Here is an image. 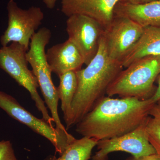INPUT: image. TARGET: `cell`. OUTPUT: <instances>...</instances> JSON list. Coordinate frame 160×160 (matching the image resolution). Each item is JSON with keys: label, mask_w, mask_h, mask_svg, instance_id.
<instances>
[{"label": "cell", "mask_w": 160, "mask_h": 160, "mask_svg": "<svg viewBox=\"0 0 160 160\" xmlns=\"http://www.w3.org/2000/svg\"><path fill=\"white\" fill-rule=\"evenodd\" d=\"M154 103L150 98L105 96L76 125V131L98 141L121 136L142 125Z\"/></svg>", "instance_id": "6da1fadb"}, {"label": "cell", "mask_w": 160, "mask_h": 160, "mask_svg": "<svg viewBox=\"0 0 160 160\" xmlns=\"http://www.w3.org/2000/svg\"><path fill=\"white\" fill-rule=\"evenodd\" d=\"M103 34L96 55L86 68L76 71L78 87L65 120L67 130L76 126L106 96L109 85L123 69L122 62L109 57Z\"/></svg>", "instance_id": "7a4b0ae2"}, {"label": "cell", "mask_w": 160, "mask_h": 160, "mask_svg": "<svg viewBox=\"0 0 160 160\" xmlns=\"http://www.w3.org/2000/svg\"><path fill=\"white\" fill-rule=\"evenodd\" d=\"M160 74V56L136 60L120 72L109 85L106 95L148 99L156 91L154 83Z\"/></svg>", "instance_id": "3957f363"}, {"label": "cell", "mask_w": 160, "mask_h": 160, "mask_svg": "<svg viewBox=\"0 0 160 160\" xmlns=\"http://www.w3.org/2000/svg\"><path fill=\"white\" fill-rule=\"evenodd\" d=\"M51 37L50 29L46 27L41 28L32 38L26 58L38 80L44 102L49 109L56 128L61 131L66 132L67 130L61 122L58 112L59 99L57 88L52 82V72L46 58L45 49Z\"/></svg>", "instance_id": "277c9868"}, {"label": "cell", "mask_w": 160, "mask_h": 160, "mask_svg": "<svg viewBox=\"0 0 160 160\" xmlns=\"http://www.w3.org/2000/svg\"><path fill=\"white\" fill-rule=\"evenodd\" d=\"M28 49L19 43L12 42L0 48V68L29 91L32 99L42 113V118L50 125L54 123L49 115L45 102L38 91L39 87L37 78L28 68L26 58Z\"/></svg>", "instance_id": "5b68a950"}, {"label": "cell", "mask_w": 160, "mask_h": 160, "mask_svg": "<svg viewBox=\"0 0 160 160\" xmlns=\"http://www.w3.org/2000/svg\"><path fill=\"white\" fill-rule=\"evenodd\" d=\"M0 108L12 118L49 140L59 155L75 139L68 132L61 131L44 119L36 117L21 106L14 98L4 92L0 91Z\"/></svg>", "instance_id": "8992f818"}, {"label": "cell", "mask_w": 160, "mask_h": 160, "mask_svg": "<svg viewBox=\"0 0 160 160\" xmlns=\"http://www.w3.org/2000/svg\"><path fill=\"white\" fill-rule=\"evenodd\" d=\"M7 9L8 27L0 38L1 45L5 46L10 43L17 42L29 50L32 38L44 19V13L37 6L22 9L14 0H9Z\"/></svg>", "instance_id": "52a82bcc"}, {"label": "cell", "mask_w": 160, "mask_h": 160, "mask_svg": "<svg viewBox=\"0 0 160 160\" xmlns=\"http://www.w3.org/2000/svg\"><path fill=\"white\" fill-rule=\"evenodd\" d=\"M66 31L81 52L86 66L97 53L105 28L93 19L82 14L68 17Z\"/></svg>", "instance_id": "ba28073f"}, {"label": "cell", "mask_w": 160, "mask_h": 160, "mask_svg": "<svg viewBox=\"0 0 160 160\" xmlns=\"http://www.w3.org/2000/svg\"><path fill=\"white\" fill-rule=\"evenodd\" d=\"M143 29L144 27L128 18L114 15L103 34L109 57L122 62L140 38Z\"/></svg>", "instance_id": "9c48e42d"}, {"label": "cell", "mask_w": 160, "mask_h": 160, "mask_svg": "<svg viewBox=\"0 0 160 160\" xmlns=\"http://www.w3.org/2000/svg\"><path fill=\"white\" fill-rule=\"evenodd\" d=\"M146 120L130 132L117 137L99 141L97 145L98 151L91 160H107L109 153L117 151L130 153L136 159L157 153L148 140L146 130Z\"/></svg>", "instance_id": "30bf717a"}, {"label": "cell", "mask_w": 160, "mask_h": 160, "mask_svg": "<svg viewBox=\"0 0 160 160\" xmlns=\"http://www.w3.org/2000/svg\"><path fill=\"white\" fill-rule=\"evenodd\" d=\"M120 0H62V12L67 17L82 14L93 19L106 28L114 18Z\"/></svg>", "instance_id": "8fae6325"}, {"label": "cell", "mask_w": 160, "mask_h": 160, "mask_svg": "<svg viewBox=\"0 0 160 160\" xmlns=\"http://www.w3.org/2000/svg\"><path fill=\"white\" fill-rule=\"evenodd\" d=\"M46 56L52 72L58 77L67 72L78 71L85 64L79 50L69 39L48 49Z\"/></svg>", "instance_id": "7c38bea8"}, {"label": "cell", "mask_w": 160, "mask_h": 160, "mask_svg": "<svg viewBox=\"0 0 160 160\" xmlns=\"http://www.w3.org/2000/svg\"><path fill=\"white\" fill-rule=\"evenodd\" d=\"M114 15L128 18L143 27H160V1L144 4L119 2Z\"/></svg>", "instance_id": "4fadbf2b"}, {"label": "cell", "mask_w": 160, "mask_h": 160, "mask_svg": "<svg viewBox=\"0 0 160 160\" xmlns=\"http://www.w3.org/2000/svg\"><path fill=\"white\" fill-rule=\"evenodd\" d=\"M149 56H160V27H144L140 38L122 61L123 67Z\"/></svg>", "instance_id": "5bb4252c"}, {"label": "cell", "mask_w": 160, "mask_h": 160, "mask_svg": "<svg viewBox=\"0 0 160 160\" xmlns=\"http://www.w3.org/2000/svg\"><path fill=\"white\" fill-rule=\"evenodd\" d=\"M98 142L86 137L79 139L75 138L58 158L50 155L44 160H89L92 149L97 146Z\"/></svg>", "instance_id": "9a60e30c"}, {"label": "cell", "mask_w": 160, "mask_h": 160, "mask_svg": "<svg viewBox=\"0 0 160 160\" xmlns=\"http://www.w3.org/2000/svg\"><path fill=\"white\" fill-rule=\"evenodd\" d=\"M58 77L60 82L57 88L58 96L61 101V109L65 120L69 115L77 89V76L76 72L70 71L65 72Z\"/></svg>", "instance_id": "2e32d148"}, {"label": "cell", "mask_w": 160, "mask_h": 160, "mask_svg": "<svg viewBox=\"0 0 160 160\" xmlns=\"http://www.w3.org/2000/svg\"><path fill=\"white\" fill-rule=\"evenodd\" d=\"M146 130L149 142L160 155V100L153 104L149 111Z\"/></svg>", "instance_id": "e0dca14e"}, {"label": "cell", "mask_w": 160, "mask_h": 160, "mask_svg": "<svg viewBox=\"0 0 160 160\" xmlns=\"http://www.w3.org/2000/svg\"><path fill=\"white\" fill-rule=\"evenodd\" d=\"M0 160H18L10 141L0 142Z\"/></svg>", "instance_id": "ac0fdd59"}, {"label": "cell", "mask_w": 160, "mask_h": 160, "mask_svg": "<svg viewBox=\"0 0 160 160\" xmlns=\"http://www.w3.org/2000/svg\"><path fill=\"white\" fill-rule=\"evenodd\" d=\"M158 86L156 89L154 94L150 98L154 102H156L160 100V74L158 76Z\"/></svg>", "instance_id": "d6986e66"}, {"label": "cell", "mask_w": 160, "mask_h": 160, "mask_svg": "<svg viewBox=\"0 0 160 160\" xmlns=\"http://www.w3.org/2000/svg\"><path fill=\"white\" fill-rule=\"evenodd\" d=\"M160 0H120V2L132 4H144L151 2H159Z\"/></svg>", "instance_id": "ffe728a7"}, {"label": "cell", "mask_w": 160, "mask_h": 160, "mask_svg": "<svg viewBox=\"0 0 160 160\" xmlns=\"http://www.w3.org/2000/svg\"><path fill=\"white\" fill-rule=\"evenodd\" d=\"M132 158L133 160H160V155L157 153H155V154L143 157L138 158H134L133 157Z\"/></svg>", "instance_id": "44dd1931"}, {"label": "cell", "mask_w": 160, "mask_h": 160, "mask_svg": "<svg viewBox=\"0 0 160 160\" xmlns=\"http://www.w3.org/2000/svg\"><path fill=\"white\" fill-rule=\"evenodd\" d=\"M57 1L58 0H43V2L48 9H52L54 8Z\"/></svg>", "instance_id": "7402d4cb"}, {"label": "cell", "mask_w": 160, "mask_h": 160, "mask_svg": "<svg viewBox=\"0 0 160 160\" xmlns=\"http://www.w3.org/2000/svg\"><path fill=\"white\" fill-rule=\"evenodd\" d=\"M133 160V159H132V158L130 159V160Z\"/></svg>", "instance_id": "603a6c76"}, {"label": "cell", "mask_w": 160, "mask_h": 160, "mask_svg": "<svg viewBox=\"0 0 160 160\" xmlns=\"http://www.w3.org/2000/svg\"></svg>", "instance_id": "cb8c5ba5"}]
</instances>
